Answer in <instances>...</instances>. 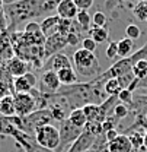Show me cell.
I'll return each mask as SVG.
<instances>
[{
  "label": "cell",
  "instance_id": "6da1fadb",
  "mask_svg": "<svg viewBox=\"0 0 147 152\" xmlns=\"http://www.w3.org/2000/svg\"><path fill=\"white\" fill-rule=\"evenodd\" d=\"M4 12L7 18V31H18L20 23H29L35 18L45 15L41 6V0H18L12 4H4Z\"/></svg>",
  "mask_w": 147,
  "mask_h": 152
},
{
  "label": "cell",
  "instance_id": "7a4b0ae2",
  "mask_svg": "<svg viewBox=\"0 0 147 152\" xmlns=\"http://www.w3.org/2000/svg\"><path fill=\"white\" fill-rule=\"evenodd\" d=\"M72 63H73V69L76 70L77 76H80V77H86V79L93 80L102 73L98 57L95 56V53H91L85 48H79L74 51L73 57H72Z\"/></svg>",
  "mask_w": 147,
  "mask_h": 152
},
{
  "label": "cell",
  "instance_id": "3957f363",
  "mask_svg": "<svg viewBox=\"0 0 147 152\" xmlns=\"http://www.w3.org/2000/svg\"><path fill=\"white\" fill-rule=\"evenodd\" d=\"M51 120H54V118H53L50 108L37 110L26 117H22V132L34 136L39 127H42L45 124H51Z\"/></svg>",
  "mask_w": 147,
  "mask_h": 152
},
{
  "label": "cell",
  "instance_id": "277c9868",
  "mask_svg": "<svg viewBox=\"0 0 147 152\" xmlns=\"http://www.w3.org/2000/svg\"><path fill=\"white\" fill-rule=\"evenodd\" d=\"M34 137L39 146L47 148L50 151H57L60 146V130L54 124H45L39 127Z\"/></svg>",
  "mask_w": 147,
  "mask_h": 152
},
{
  "label": "cell",
  "instance_id": "5b68a950",
  "mask_svg": "<svg viewBox=\"0 0 147 152\" xmlns=\"http://www.w3.org/2000/svg\"><path fill=\"white\" fill-rule=\"evenodd\" d=\"M58 130H60V146H58L57 152H67L69 148L73 145L74 142L79 139V136L83 133V129H79V127L73 126L69 121V118L64 120L63 123H60Z\"/></svg>",
  "mask_w": 147,
  "mask_h": 152
},
{
  "label": "cell",
  "instance_id": "8992f818",
  "mask_svg": "<svg viewBox=\"0 0 147 152\" xmlns=\"http://www.w3.org/2000/svg\"><path fill=\"white\" fill-rule=\"evenodd\" d=\"M13 102H15L16 115H19V117H26V115H29L38 110L35 98L31 94H15Z\"/></svg>",
  "mask_w": 147,
  "mask_h": 152
},
{
  "label": "cell",
  "instance_id": "52a82bcc",
  "mask_svg": "<svg viewBox=\"0 0 147 152\" xmlns=\"http://www.w3.org/2000/svg\"><path fill=\"white\" fill-rule=\"evenodd\" d=\"M69 45L67 42V35H63L60 32H55L53 35L47 37L45 44H44V51H45V60H50L53 56L63 53V48Z\"/></svg>",
  "mask_w": 147,
  "mask_h": 152
},
{
  "label": "cell",
  "instance_id": "ba28073f",
  "mask_svg": "<svg viewBox=\"0 0 147 152\" xmlns=\"http://www.w3.org/2000/svg\"><path fill=\"white\" fill-rule=\"evenodd\" d=\"M61 82L58 79V75L54 70H45L41 76V82H39V92L45 95H53L58 92V89L61 88Z\"/></svg>",
  "mask_w": 147,
  "mask_h": 152
},
{
  "label": "cell",
  "instance_id": "9c48e42d",
  "mask_svg": "<svg viewBox=\"0 0 147 152\" xmlns=\"http://www.w3.org/2000/svg\"><path fill=\"white\" fill-rule=\"evenodd\" d=\"M23 37H25V41H26L28 45H41V47H44L45 39H47V37L41 31V25L35 20L25 25Z\"/></svg>",
  "mask_w": 147,
  "mask_h": 152
},
{
  "label": "cell",
  "instance_id": "30bf717a",
  "mask_svg": "<svg viewBox=\"0 0 147 152\" xmlns=\"http://www.w3.org/2000/svg\"><path fill=\"white\" fill-rule=\"evenodd\" d=\"M13 139L23 148L25 152H57V151H50V149H47V148L39 146L34 136L22 132V130H16L15 134H13Z\"/></svg>",
  "mask_w": 147,
  "mask_h": 152
},
{
  "label": "cell",
  "instance_id": "8fae6325",
  "mask_svg": "<svg viewBox=\"0 0 147 152\" xmlns=\"http://www.w3.org/2000/svg\"><path fill=\"white\" fill-rule=\"evenodd\" d=\"M15 57V50L10 41V32H0V64H6Z\"/></svg>",
  "mask_w": 147,
  "mask_h": 152
},
{
  "label": "cell",
  "instance_id": "7c38bea8",
  "mask_svg": "<svg viewBox=\"0 0 147 152\" xmlns=\"http://www.w3.org/2000/svg\"><path fill=\"white\" fill-rule=\"evenodd\" d=\"M4 66H6L9 75L12 76V77H20V76H25L28 72H29V69H31L29 63H26L25 60H22V58H19V57H16V56L13 57L12 60H9Z\"/></svg>",
  "mask_w": 147,
  "mask_h": 152
},
{
  "label": "cell",
  "instance_id": "4fadbf2b",
  "mask_svg": "<svg viewBox=\"0 0 147 152\" xmlns=\"http://www.w3.org/2000/svg\"><path fill=\"white\" fill-rule=\"evenodd\" d=\"M55 12H57V15L61 19L73 20V19H76L77 13H79V9L74 4L73 0H61L60 4L57 6V10Z\"/></svg>",
  "mask_w": 147,
  "mask_h": 152
},
{
  "label": "cell",
  "instance_id": "5bb4252c",
  "mask_svg": "<svg viewBox=\"0 0 147 152\" xmlns=\"http://www.w3.org/2000/svg\"><path fill=\"white\" fill-rule=\"evenodd\" d=\"M108 152H134L128 134H119L115 140L106 143Z\"/></svg>",
  "mask_w": 147,
  "mask_h": 152
},
{
  "label": "cell",
  "instance_id": "9a60e30c",
  "mask_svg": "<svg viewBox=\"0 0 147 152\" xmlns=\"http://www.w3.org/2000/svg\"><path fill=\"white\" fill-rule=\"evenodd\" d=\"M60 19L61 18H60L58 15H50V16H47V18L39 23V25H41V31H42V34H44L45 37H50V35H53V34L57 32Z\"/></svg>",
  "mask_w": 147,
  "mask_h": 152
},
{
  "label": "cell",
  "instance_id": "2e32d148",
  "mask_svg": "<svg viewBox=\"0 0 147 152\" xmlns=\"http://www.w3.org/2000/svg\"><path fill=\"white\" fill-rule=\"evenodd\" d=\"M50 64H51V70L54 72H60L61 69H69L73 67L72 60L69 58V56H66L64 53H58L50 58Z\"/></svg>",
  "mask_w": 147,
  "mask_h": 152
},
{
  "label": "cell",
  "instance_id": "e0dca14e",
  "mask_svg": "<svg viewBox=\"0 0 147 152\" xmlns=\"http://www.w3.org/2000/svg\"><path fill=\"white\" fill-rule=\"evenodd\" d=\"M58 75V79L61 82L63 86H70V85H76L79 82V77H77V73L73 67H69V69H61L60 72H57Z\"/></svg>",
  "mask_w": 147,
  "mask_h": 152
},
{
  "label": "cell",
  "instance_id": "ac0fdd59",
  "mask_svg": "<svg viewBox=\"0 0 147 152\" xmlns=\"http://www.w3.org/2000/svg\"><path fill=\"white\" fill-rule=\"evenodd\" d=\"M69 121L79 129H85L88 124V117L83 111V108H73L69 115Z\"/></svg>",
  "mask_w": 147,
  "mask_h": 152
},
{
  "label": "cell",
  "instance_id": "d6986e66",
  "mask_svg": "<svg viewBox=\"0 0 147 152\" xmlns=\"http://www.w3.org/2000/svg\"><path fill=\"white\" fill-rule=\"evenodd\" d=\"M134 47H135V42L130 38H122L118 41V56L121 58H127V57L133 56V51H134Z\"/></svg>",
  "mask_w": 147,
  "mask_h": 152
},
{
  "label": "cell",
  "instance_id": "ffe728a7",
  "mask_svg": "<svg viewBox=\"0 0 147 152\" xmlns=\"http://www.w3.org/2000/svg\"><path fill=\"white\" fill-rule=\"evenodd\" d=\"M0 115H3V117L16 115L15 102H13V95H9V96H4V98L0 99Z\"/></svg>",
  "mask_w": 147,
  "mask_h": 152
},
{
  "label": "cell",
  "instance_id": "44dd1931",
  "mask_svg": "<svg viewBox=\"0 0 147 152\" xmlns=\"http://www.w3.org/2000/svg\"><path fill=\"white\" fill-rule=\"evenodd\" d=\"M31 89H34V88L31 86V83L28 82V79L25 76L13 77V91H15V94H29Z\"/></svg>",
  "mask_w": 147,
  "mask_h": 152
},
{
  "label": "cell",
  "instance_id": "7402d4cb",
  "mask_svg": "<svg viewBox=\"0 0 147 152\" xmlns=\"http://www.w3.org/2000/svg\"><path fill=\"white\" fill-rule=\"evenodd\" d=\"M88 34L91 35V38H92L96 44L105 42V41L109 38V32H108L106 28H98V26H93V25H92V28L89 29Z\"/></svg>",
  "mask_w": 147,
  "mask_h": 152
},
{
  "label": "cell",
  "instance_id": "603a6c76",
  "mask_svg": "<svg viewBox=\"0 0 147 152\" xmlns=\"http://www.w3.org/2000/svg\"><path fill=\"white\" fill-rule=\"evenodd\" d=\"M76 22L86 32H89V29L92 28V18H91V15H89L88 10H79V13L76 16Z\"/></svg>",
  "mask_w": 147,
  "mask_h": 152
},
{
  "label": "cell",
  "instance_id": "cb8c5ba5",
  "mask_svg": "<svg viewBox=\"0 0 147 152\" xmlns=\"http://www.w3.org/2000/svg\"><path fill=\"white\" fill-rule=\"evenodd\" d=\"M104 89H105V94L108 96H114V95H118L121 92V86H119V82L117 77H112V79H106L105 80V85H104Z\"/></svg>",
  "mask_w": 147,
  "mask_h": 152
},
{
  "label": "cell",
  "instance_id": "d4e9b609",
  "mask_svg": "<svg viewBox=\"0 0 147 152\" xmlns=\"http://www.w3.org/2000/svg\"><path fill=\"white\" fill-rule=\"evenodd\" d=\"M128 137L131 140V145H133V149L134 151H138L144 146V134L138 130H134V132L128 133Z\"/></svg>",
  "mask_w": 147,
  "mask_h": 152
},
{
  "label": "cell",
  "instance_id": "484cf974",
  "mask_svg": "<svg viewBox=\"0 0 147 152\" xmlns=\"http://www.w3.org/2000/svg\"><path fill=\"white\" fill-rule=\"evenodd\" d=\"M16 130H18V129L12 126V123L9 121V118H7V117L0 115V134H4V136H12V137H13V134H15V132H16Z\"/></svg>",
  "mask_w": 147,
  "mask_h": 152
},
{
  "label": "cell",
  "instance_id": "4316f807",
  "mask_svg": "<svg viewBox=\"0 0 147 152\" xmlns=\"http://www.w3.org/2000/svg\"><path fill=\"white\" fill-rule=\"evenodd\" d=\"M130 114V108L127 104H124V102H117V105L114 107V110H112V115L119 121L121 118H125L127 115Z\"/></svg>",
  "mask_w": 147,
  "mask_h": 152
},
{
  "label": "cell",
  "instance_id": "83f0119b",
  "mask_svg": "<svg viewBox=\"0 0 147 152\" xmlns=\"http://www.w3.org/2000/svg\"><path fill=\"white\" fill-rule=\"evenodd\" d=\"M83 111L88 117V123L96 121L98 123V114H99V104H88L83 107Z\"/></svg>",
  "mask_w": 147,
  "mask_h": 152
},
{
  "label": "cell",
  "instance_id": "f1b7e54d",
  "mask_svg": "<svg viewBox=\"0 0 147 152\" xmlns=\"http://www.w3.org/2000/svg\"><path fill=\"white\" fill-rule=\"evenodd\" d=\"M85 130L89 133H92L93 136H96V137H101L102 134H104V129H102V123H96V121H91V123H88L86 124V127H85Z\"/></svg>",
  "mask_w": 147,
  "mask_h": 152
},
{
  "label": "cell",
  "instance_id": "f546056e",
  "mask_svg": "<svg viewBox=\"0 0 147 152\" xmlns=\"http://www.w3.org/2000/svg\"><path fill=\"white\" fill-rule=\"evenodd\" d=\"M106 22L108 18L104 12H96L92 16V25L93 26H98V28H106Z\"/></svg>",
  "mask_w": 147,
  "mask_h": 152
},
{
  "label": "cell",
  "instance_id": "4dcf8cb0",
  "mask_svg": "<svg viewBox=\"0 0 147 152\" xmlns=\"http://www.w3.org/2000/svg\"><path fill=\"white\" fill-rule=\"evenodd\" d=\"M125 34H127V38L135 41V39H138V38L141 37V29L135 23H130L128 26L125 28Z\"/></svg>",
  "mask_w": 147,
  "mask_h": 152
},
{
  "label": "cell",
  "instance_id": "1f68e13d",
  "mask_svg": "<svg viewBox=\"0 0 147 152\" xmlns=\"http://www.w3.org/2000/svg\"><path fill=\"white\" fill-rule=\"evenodd\" d=\"M73 28V20H69V19H60V23H58V29L57 32L63 34V35H69L70 31Z\"/></svg>",
  "mask_w": 147,
  "mask_h": 152
},
{
  "label": "cell",
  "instance_id": "d6a6232c",
  "mask_svg": "<svg viewBox=\"0 0 147 152\" xmlns=\"http://www.w3.org/2000/svg\"><path fill=\"white\" fill-rule=\"evenodd\" d=\"M134 15L140 20H146L147 19V3H144V1L137 3L135 7H134Z\"/></svg>",
  "mask_w": 147,
  "mask_h": 152
},
{
  "label": "cell",
  "instance_id": "836d02e7",
  "mask_svg": "<svg viewBox=\"0 0 147 152\" xmlns=\"http://www.w3.org/2000/svg\"><path fill=\"white\" fill-rule=\"evenodd\" d=\"M117 79H118V82H119L121 89H128V86L131 85V82L135 79V76L133 75V72H130L127 75H122V76H119V77H117Z\"/></svg>",
  "mask_w": 147,
  "mask_h": 152
},
{
  "label": "cell",
  "instance_id": "e575fe53",
  "mask_svg": "<svg viewBox=\"0 0 147 152\" xmlns=\"http://www.w3.org/2000/svg\"><path fill=\"white\" fill-rule=\"evenodd\" d=\"M105 54H106L108 60H112V58H115L118 56V41H111L108 44V47H106Z\"/></svg>",
  "mask_w": 147,
  "mask_h": 152
},
{
  "label": "cell",
  "instance_id": "d590c367",
  "mask_svg": "<svg viewBox=\"0 0 147 152\" xmlns=\"http://www.w3.org/2000/svg\"><path fill=\"white\" fill-rule=\"evenodd\" d=\"M9 95H15L13 86L9 85V83L4 82V80H0V99L4 98V96H9Z\"/></svg>",
  "mask_w": 147,
  "mask_h": 152
},
{
  "label": "cell",
  "instance_id": "8d00e7d4",
  "mask_svg": "<svg viewBox=\"0 0 147 152\" xmlns=\"http://www.w3.org/2000/svg\"><path fill=\"white\" fill-rule=\"evenodd\" d=\"M118 101L127 105H133V92L128 89H121V92L118 94Z\"/></svg>",
  "mask_w": 147,
  "mask_h": 152
},
{
  "label": "cell",
  "instance_id": "74e56055",
  "mask_svg": "<svg viewBox=\"0 0 147 152\" xmlns=\"http://www.w3.org/2000/svg\"><path fill=\"white\" fill-rule=\"evenodd\" d=\"M7 18H6V12H4V4L3 1H0V32H4L7 31Z\"/></svg>",
  "mask_w": 147,
  "mask_h": 152
},
{
  "label": "cell",
  "instance_id": "f35d334b",
  "mask_svg": "<svg viewBox=\"0 0 147 152\" xmlns=\"http://www.w3.org/2000/svg\"><path fill=\"white\" fill-rule=\"evenodd\" d=\"M82 48H85V50H88V51H91V53H95L96 51V48H98V44L93 41L91 37H85V39L82 41Z\"/></svg>",
  "mask_w": 147,
  "mask_h": 152
},
{
  "label": "cell",
  "instance_id": "ab89813d",
  "mask_svg": "<svg viewBox=\"0 0 147 152\" xmlns=\"http://www.w3.org/2000/svg\"><path fill=\"white\" fill-rule=\"evenodd\" d=\"M79 10H89L93 6L95 0H73Z\"/></svg>",
  "mask_w": 147,
  "mask_h": 152
},
{
  "label": "cell",
  "instance_id": "60d3db41",
  "mask_svg": "<svg viewBox=\"0 0 147 152\" xmlns=\"http://www.w3.org/2000/svg\"><path fill=\"white\" fill-rule=\"evenodd\" d=\"M104 134H105V140H106V143H109V142H112V140H115V139L119 136V133H118L117 129L108 130V132H105Z\"/></svg>",
  "mask_w": 147,
  "mask_h": 152
},
{
  "label": "cell",
  "instance_id": "b9f144b4",
  "mask_svg": "<svg viewBox=\"0 0 147 152\" xmlns=\"http://www.w3.org/2000/svg\"><path fill=\"white\" fill-rule=\"evenodd\" d=\"M25 77L28 79V82L31 83V86H32V88H35V86H37V83H38V80H37V76L34 75L32 72H28V73L25 75Z\"/></svg>",
  "mask_w": 147,
  "mask_h": 152
},
{
  "label": "cell",
  "instance_id": "7bdbcfd3",
  "mask_svg": "<svg viewBox=\"0 0 147 152\" xmlns=\"http://www.w3.org/2000/svg\"><path fill=\"white\" fill-rule=\"evenodd\" d=\"M144 148L147 149V132L144 133Z\"/></svg>",
  "mask_w": 147,
  "mask_h": 152
},
{
  "label": "cell",
  "instance_id": "ee69618b",
  "mask_svg": "<svg viewBox=\"0 0 147 152\" xmlns=\"http://www.w3.org/2000/svg\"><path fill=\"white\" fill-rule=\"evenodd\" d=\"M88 152H99V151H95V149H91V151H88Z\"/></svg>",
  "mask_w": 147,
  "mask_h": 152
},
{
  "label": "cell",
  "instance_id": "f6af8a7d",
  "mask_svg": "<svg viewBox=\"0 0 147 152\" xmlns=\"http://www.w3.org/2000/svg\"><path fill=\"white\" fill-rule=\"evenodd\" d=\"M146 23H147V19H146Z\"/></svg>",
  "mask_w": 147,
  "mask_h": 152
},
{
  "label": "cell",
  "instance_id": "bcb514c9",
  "mask_svg": "<svg viewBox=\"0 0 147 152\" xmlns=\"http://www.w3.org/2000/svg\"><path fill=\"white\" fill-rule=\"evenodd\" d=\"M121 1H122V0H121Z\"/></svg>",
  "mask_w": 147,
  "mask_h": 152
}]
</instances>
